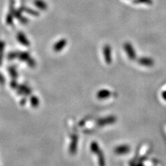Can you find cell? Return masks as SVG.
I'll return each instance as SVG.
<instances>
[{"label": "cell", "instance_id": "obj_1", "mask_svg": "<svg viewBox=\"0 0 166 166\" xmlns=\"http://www.w3.org/2000/svg\"><path fill=\"white\" fill-rule=\"evenodd\" d=\"M8 58L10 60H13V59L18 58L22 62H26L27 64L29 65V67H35V60L30 57V54L27 52H20V51H14L11 52L8 54Z\"/></svg>", "mask_w": 166, "mask_h": 166}, {"label": "cell", "instance_id": "obj_2", "mask_svg": "<svg viewBox=\"0 0 166 166\" xmlns=\"http://www.w3.org/2000/svg\"><path fill=\"white\" fill-rule=\"evenodd\" d=\"M91 150L93 153L96 154L98 157V164L99 166H105V157L103 155V152L101 151V148L98 146V143L96 142H92L91 144Z\"/></svg>", "mask_w": 166, "mask_h": 166}, {"label": "cell", "instance_id": "obj_3", "mask_svg": "<svg viewBox=\"0 0 166 166\" xmlns=\"http://www.w3.org/2000/svg\"><path fill=\"white\" fill-rule=\"evenodd\" d=\"M15 89L20 95L29 96L31 94V89L25 84H18Z\"/></svg>", "mask_w": 166, "mask_h": 166}, {"label": "cell", "instance_id": "obj_4", "mask_svg": "<svg viewBox=\"0 0 166 166\" xmlns=\"http://www.w3.org/2000/svg\"><path fill=\"white\" fill-rule=\"evenodd\" d=\"M116 121V118L113 116H108V117L101 118L100 120H98L97 122V124L99 126H105V125H109V124H113Z\"/></svg>", "mask_w": 166, "mask_h": 166}, {"label": "cell", "instance_id": "obj_5", "mask_svg": "<svg viewBox=\"0 0 166 166\" xmlns=\"http://www.w3.org/2000/svg\"><path fill=\"white\" fill-rule=\"evenodd\" d=\"M124 49L130 59L134 60L136 58V53H135L134 49L131 44L129 43V42H125L124 45Z\"/></svg>", "mask_w": 166, "mask_h": 166}, {"label": "cell", "instance_id": "obj_6", "mask_svg": "<svg viewBox=\"0 0 166 166\" xmlns=\"http://www.w3.org/2000/svg\"><path fill=\"white\" fill-rule=\"evenodd\" d=\"M103 55L106 63L109 64L111 63V49L109 45H105L103 47Z\"/></svg>", "mask_w": 166, "mask_h": 166}, {"label": "cell", "instance_id": "obj_7", "mask_svg": "<svg viewBox=\"0 0 166 166\" xmlns=\"http://www.w3.org/2000/svg\"><path fill=\"white\" fill-rule=\"evenodd\" d=\"M72 143L69 146V152L71 155H74L77 150L78 142V136L76 134H74L72 137Z\"/></svg>", "mask_w": 166, "mask_h": 166}, {"label": "cell", "instance_id": "obj_8", "mask_svg": "<svg viewBox=\"0 0 166 166\" xmlns=\"http://www.w3.org/2000/svg\"><path fill=\"white\" fill-rule=\"evenodd\" d=\"M67 44V41L65 39H62L57 42L55 45H53V49L55 52H60L66 47Z\"/></svg>", "mask_w": 166, "mask_h": 166}, {"label": "cell", "instance_id": "obj_9", "mask_svg": "<svg viewBox=\"0 0 166 166\" xmlns=\"http://www.w3.org/2000/svg\"><path fill=\"white\" fill-rule=\"evenodd\" d=\"M17 38H18V42L21 44L22 45L25 46V47H29L30 46V42L27 39L26 35L24 34L22 32H19L17 34Z\"/></svg>", "mask_w": 166, "mask_h": 166}, {"label": "cell", "instance_id": "obj_10", "mask_svg": "<svg viewBox=\"0 0 166 166\" xmlns=\"http://www.w3.org/2000/svg\"><path fill=\"white\" fill-rule=\"evenodd\" d=\"M130 151V147L128 145H122L114 149V152L117 155H124Z\"/></svg>", "mask_w": 166, "mask_h": 166}, {"label": "cell", "instance_id": "obj_11", "mask_svg": "<svg viewBox=\"0 0 166 166\" xmlns=\"http://www.w3.org/2000/svg\"><path fill=\"white\" fill-rule=\"evenodd\" d=\"M138 63L145 67H152L155 64V62L150 57H140L138 60Z\"/></svg>", "mask_w": 166, "mask_h": 166}, {"label": "cell", "instance_id": "obj_12", "mask_svg": "<svg viewBox=\"0 0 166 166\" xmlns=\"http://www.w3.org/2000/svg\"><path fill=\"white\" fill-rule=\"evenodd\" d=\"M111 95V92L108 89H101L97 93V98L98 99H105L109 98Z\"/></svg>", "mask_w": 166, "mask_h": 166}, {"label": "cell", "instance_id": "obj_13", "mask_svg": "<svg viewBox=\"0 0 166 166\" xmlns=\"http://www.w3.org/2000/svg\"><path fill=\"white\" fill-rule=\"evenodd\" d=\"M34 4L35 5V6H37L41 10H46L47 8V4L42 0H35Z\"/></svg>", "mask_w": 166, "mask_h": 166}, {"label": "cell", "instance_id": "obj_14", "mask_svg": "<svg viewBox=\"0 0 166 166\" xmlns=\"http://www.w3.org/2000/svg\"><path fill=\"white\" fill-rule=\"evenodd\" d=\"M30 103L33 107L36 108V107H38L39 106V105H40V100L38 99V98L37 97V96H33L30 98Z\"/></svg>", "mask_w": 166, "mask_h": 166}, {"label": "cell", "instance_id": "obj_15", "mask_svg": "<svg viewBox=\"0 0 166 166\" xmlns=\"http://www.w3.org/2000/svg\"><path fill=\"white\" fill-rule=\"evenodd\" d=\"M8 72H9L10 75H11L13 78H18V72H17V69L14 66H12V67H10V68L8 69Z\"/></svg>", "mask_w": 166, "mask_h": 166}, {"label": "cell", "instance_id": "obj_16", "mask_svg": "<svg viewBox=\"0 0 166 166\" xmlns=\"http://www.w3.org/2000/svg\"><path fill=\"white\" fill-rule=\"evenodd\" d=\"M5 47V44L3 42L0 41V65L2 63L3 59V53H4V49Z\"/></svg>", "mask_w": 166, "mask_h": 166}, {"label": "cell", "instance_id": "obj_17", "mask_svg": "<svg viewBox=\"0 0 166 166\" xmlns=\"http://www.w3.org/2000/svg\"><path fill=\"white\" fill-rule=\"evenodd\" d=\"M135 4H152V0H135L134 1Z\"/></svg>", "mask_w": 166, "mask_h": 166}, {"label": "cell", "instance_id": "obj_18", "mask_svg": "<svg viewBox=\"0 0 166 166\" xmlns=\"http://www.w3.org/2000/svg\"><path fill=\"white\" fill-rule=\"evenodd\" d=\"M24 9H25V11H26V12L30 13V14L34 15H39L38 13H37V12H35V11H33V10L30 9V8H24Z\"/></svg>", "mask_w": 166, "mask_h": 166}, {"label": "cell", "instance_id": "obj_19", "mask_svg": "<svg viewBox=\"0 0 166 166\" xmlns=\"http://www.w3.org/2000/svg\"><path fill=\"white\" fill-rule=\"evenodd\" d=\"M4 83H5V78L4 76L0 73V84L3 85V84H4Z\"/></svg>", "mask_w": 166, "mask_h": 166}, {"label": "cell", "instance_id": "obj_20", "mask_svg": "<svg viewBox=\"0 0 166 166\" xmlns=\"http://www.w3.org/2000/svg\"><path fill=\"white\" fill-rule=\"evenodd\" d=\"M162 97L165 101H166V91H163V92L162 93Z\"/></svg>", "mask_w": 166, "mask_h": 166}]
</instances>
